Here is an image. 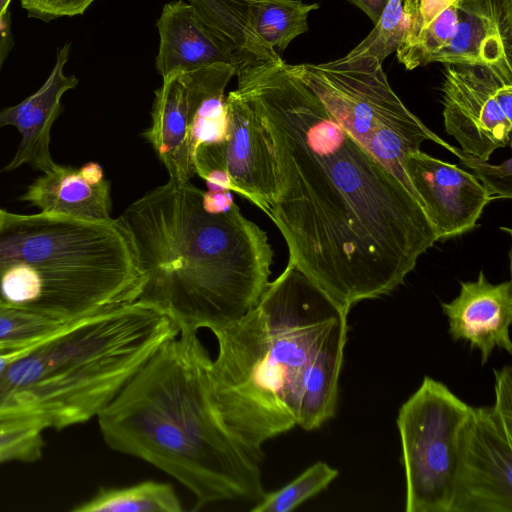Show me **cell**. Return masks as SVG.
<instances>
[{"instance_id":"obj_32","label":"cell","mask_w":512,"mask_h":512,"mask_svg":"<svg viewBox=\"0 0 512 512\" xmlns=\"http://www.w3.org/2000/svg\"><path fill=\"white\" fill-rule=\"evenodd\" d=\"M229 190H209L203 194V207L210 213H224L233 206Z\"/></svg>"},{"instance_id":"obj_14","label":"cell","mask_w":512,"mask_h":512,"mask_svg":"<svg viewBox=\"0 0 512 512\" xmlns=\"http://www.w3.org/2000/svg\"><path fill=\"white\" fill-rule=\"evenodd\" d=\"M70 50V43L58 48L55 65L40 89L0 111V128L14 126L21 134L18 149L3 171L10 172L27 164L46 173L56 165L50 153L51 127L63 111L62 96L78 84L76 76L64 72Z\"/></svg>"},{"instance_id":"obj_36","label":"cell","mask_w":512,"mask_h":512,"mask_svg":"<svg viewBox=\"0 0 512 512\" xmlns=\"http://www.w3.org/2000/svg\"><path fill=\"white\" fill-rule=\"evenodd\" d=\"M38 342V341H37ZM36 343V342H35ZM34 343L18 349L0 350V373L15 359L23 355Z\"/></svg>"},{"instance_id":"obj_28","label":"cell","mask_w":512,"mask_h":512,"mask_svg":"<svg viewBox=\"0 0 512 512\" xmlns=\"http://www.w3.org/2000/svg\"><path fill=\"white\" fill-rule=\"evenodd\" d=\"M456 155L460 162L473 171V175L482 183L490 197L510 199L512 196V163L511 158L501 164H491L489 160H482L464 153L456 148Z\"/></svg>"},{"instance_id":"obj_29","label":"cell","mask_w":512,"mask_h":512,"mask_svg":"<svg viewBox=\"0 0 512 512\" xmlns=\"http://www.w3.org/2000/svg\"><path fill=\"white\" fill-rule=\"evenodd\" d=\"M30 18L50 22L83 15L95 0H19Z\"/></svg>"},{"instance_id":"obj_20","label":"cell","mask_w":512,"mask_h":512,"mask_svg":"<svg viewBox=\"0 0 512 512\" xmlns=\"http://www.w3.org/2000/svg\"><path fill=\"white\" fill-rule=\"evenodd\" d=\"M202 20L229 47L253 62L282 63L284 60L267 47L251 26V0H189Z\"/></svg>"},{"instance_id":"obj_34","label":"cell","mask_w":512,"mask_h":512,"mask_svg":"<svg viewBox=\"0 0 512 512\" xmlns=\"http://www.w3.org/2000/svg\"><path fill=\"white\" fill-rule=\"evenodd\" d=\"M363 11L375 24L386 6L388 0H346Z\"/></svg>"},{"instance_id":"obj_17","label":"cell","mask_w":512,"mask_h":512,"mask_svg":"<svg viewBox=\"0 0 512 512\" xmlns=\"http://www.w3.org/2000/svg\"><path fill=\"white\" fill-rule=\"evenodd\" d=\"M151 126L143 133L169 177L188 181L195 174L192 148V117L179 73L163 77L155 91Z\"/></svg>"},{"instance_id":"obj_16","label":"cell","mask_w":512,"mask_h":512,"mask_svg":"<svg viewBox=\"0 0 512 512\" xmlns=\"http://www.w3.org/2000/svg\"><path fill=\"white\" fill-rule=\"evenodd\" d=\"M511 57L512 0H459L456 32L431 62L492 65Z\"/></svg>"},{"instance_id":"obj_30","label":"cell","mask_w":512,"mask_h":512,"mask_svg":"<svg viewBox=\"0 0 512 512\" xmlns=\"http://www.w3.org/2000/svg\"><path fill=\"white\" fill-rule=\"evenodd\" d=\"M458 1L405 0L406 32L402 44L412 41L442 10Z\"/></svg>"},{"instance_id":"obj_38","label":"cell","mask_w":512,"mask_h":512,"mask_svg":"<svg viewBox=\"0 0 512 512\" xmlns=\"http://www.w3.org/2000/svg\"><path fill=\"white\" fill-rule=\"evenodd\" d=\"M3 212H4V210L0 208V216L2 215Z\"/></svg>"},{"instance_id":"obj_18","label":"cell","mask_w":512,"mask_h":512,"mask_svg":"<svg viewBox=\"0 0 512 512\" xmlns=\"http://www.w3.org/2000/svg\"><path fill=\"white\" fill-rule=\"evenodd\" d=\"M43 213L84 220L111 219L110 183L86 179L79 168L56 164L38 177L21 197Z\"/></svg>"},{"instance_id":"obj_1","label":"cell","mask_w":512,"mask_h":512,"mask_svg":"<svg viewBox=\"0 0 512 512\" xmlns=\"http://www.w3.org/2000/svg\"><path fill=\"white\" fill-rule=\"evenodd\" d=\"M236 75L272 145L278 193L267 215L289 260L347 312L390 294L438 241L419 201L285 61Z\"/></svg>"},{"instance_id":"obj_13","label":"cell","mask_w":512,"mask_h":512,"mask_svg":"<svg viewBox=\"0 0 512 512\" xmlns=\"http://www.w3.org/2000/svg\"><path fill=\"white\" fill-rule=\"evenodd\" d=\"M453 340H465L488 362L495 348L512 353V282L491 283L481 270L475 281L460 283L459 294L441 303Z\"/></svg>"},{"instance_id":"obj_11","label":"cell","mask_w":512,"mask_h":512,"mask_svg":"<svg viewBox=\"0 0 512 512\" xmlns=\"http://www.w3.org/2000/svg\"><path fill=\"white\" fill-rule=\"evenodd\" d=\"M450 512H512V432L492 407L464 422Z\"/></svg>"},{"instance_id":"obj_4","label":"cell","mask_w":512,"mask_h":512,"mask_svg":"<svg viewBox=\"0 0 512 512\" xmlns=\"http://www.w3.org/2000/svg\"><path fill=\"white\" fill-rule=\"evenodd\" d=\"M347 315L289 260L246 315L213 332L212 395L245 445L262 451L297 426L313 361L333 324Z\"/></svg>"},{"instance_id":"obj_24","label":"cell","mask_w":512,"mask_h":512,"mask_svg":"<svg viewBox=\"0 0 512 512\" xmlns=\"http://www.w3.org/2000/svg\"><path fill=\"white\" fill-rule=\"evenodd\" d=\"M458 2L442 10L412 41L397 48V58L406 69L431 63L433 56L451 41L458 23Z\"/></svg>"},{"instance_id":"obj_8","label":"cell","mask_w":512,"mask_h":512,"mask_svg":"<svg viewBox=\"0 0 512 512\" xmlns=\"http://www.w3.org/2000/svg\"><path fill=\"white\" fill-rule=\"evenodd\" d=\"M471 406L426 376L397 416L406 512H450L461 430Z\"/></svg>"},{"instance_id":"obj_9","label":"cell","mask_w":512,"mask_h":512,"mask_svg":"<svg viewBox=\"0 0 512 512\" xmlns=\"http://www.w3.org/2000/svg\"><path fill=\"white\" fill-rule=\"evenodd\" d=\"M445 131L461 150L482 160L511 143L512 64H445Z\"/></svg>"},{"instance_id":"obj_3","label":"cell","mask_w":512,"mask_h":512,"mask_svg":"<svg viewBox=\"0 0 512 512\" xmlns=\"http://www.w3.org/2000/svg\"><path fill=\"white\" fill-rule=\"evenodd\" d=\"M212 359L196 330L164 343L97 415L105 443L167 473L195 497L193 510L265 494L262 451L245 445L220 416Z\"/></svg>"},{"instance_id":"obj_37","label":"cell","mask_w":512,"mask_h":512,"mask_svg":"<svg viewBox=\"0 0 512 512\" xmlns=\"http://www.w3.org/2000/svg\"><path fill=\"white\" fill-rule=\"evenodd\" d=\"M11 0H0V17L9 8Z\"/></svg>"},{"instance_id":"obj_15","label":"cell","mask_w":512,"mask_h":512,"mask_svg":"<svg viewBox=\"0 0 512 512\" xmlns=\"http://www.w3.org/2000/svg\"><path fill=\"white\" fill-rule=\"evenodd\" d=\"M157 28L160 44L155 63L162 78L214 64L240 68L250 63L219 38L195 8L183 0L164 5Z\"/></svg>"},{"instance_id":"obj_22","label":"cell","mask_w":512,"mask_h":512,"mask_svg":"<svg viewBox=\"0 0 512 512\" xmlns=\"http://www.w3.org/2000/svg\"><path fill=\"white\" fill-rule=\"evenodd\" d=\"M74 512H181L183 507L173 486L143 481L123 488H101Z\"/></svg>"},{"instance_id":"obj_7","label":"cell","mask_w":512,"mask_h":512,"mask_svg":"<svg viewBox=\"0 0 512 512\" xmlns=\"http://www.w3.org/2000/svg\"><path fill=\"white\" fill-rule=\"evenodd\" d=\"M287 66L413 196L403 169L405 156L420 150L425 141L455 153L456 147L436 135L404 105L390 86L382 63L374 57L343 56L324 63Z\"/></svg>"},{"instance_id":"obj_10","label":"cell","mask_w":512,"mask_h":512,"mask_svg":"<svg viewBox=\"0 0 512 512\" xmlns=\"http://www.w3.org/2000/svg\"><path fill=\"white\" fill-rule=\"evenodd\" d=\"M228 129L224 139L201 144L194 155L195 173L201 178L224 172L231 190L266 214L278 193L274 152L267 131L252 106L237 91L226 97Z\"/></svg>"},{"instance_id":"obj_25","label":"cell","mask_w":512,"mask_h":512,"mask_svg":"<svg viewBox=\"0 0 512 512\" xmlns=\"http://www.w3.org/2000/svg\"><path fill=\"white\" fill-rule=\"evenodd\" d=\"M67 323L36 312L0 306V350L29 346Z\"/></svg>"},{"instance_id":"obj_27","label":"cell","mask_w":512,"mask_h":512,"mask_svg":"<svg viewBox=\"0 0 512 512\" xmlns=\"http://www.w3.org/2000/svg\"><path fill=\"white\" fill-rule=\"evenodd\" d=\"M46 424L38 419L0 422V464L6 461L34 462L41 458Z\"/></svg>"},{"instance_id":"obj_5","label":"cell","mask_w":512,"mask_h":512,"mask_svg":"<svg viewBox=\"0 0 512 512\" xmlns=\"http://www.w3.org/2000/svg\"><path fill=\"white\" fill-rule=\"evenodd\" d=\"M178 334L166 313L137 301L69 322L0 373V422L38 419L57 430L86 422Z\"/></svg>"},{"instance_id":"obj_6","label":"cell","mask_w":512,"mask_h":512,"mask_svg":"<svg viewBox=\"0 0 512 512\" xmlns=\"http://www.w3.org/2000/svg\"><path fill=\"white\" fill-rule=\"evenodd\" d=\"M140 281L116 219L5 210L0 217V306L72 322L134 302Z\"/></svg>"},{"instance_id":"obj_33","label":"cell","mask_w":512,"mask_h":512,"mask_svg":"<svg viewBox=\"0 0 512 512\" xmlns=\"http://www.w3.org/2000/svg\"><path fill=\"white\" fill-rule=\"evenodd\" d=\"M14 46L11 31V13L7 9L0 17V70Z\"/></svg>"},{"instance_id":"obj_35","label":"cell","mask_w":512,"mask_h":512,"mask_svg":"<svg viewBox=\"0 0 512 512\" xmlns=\"http://www.w3.org/2000/svg\"><path fill=\"white\" fill-rule=\"evenodd\" d=\"M79 169L81 174L89 181L98 183L105 179L102 167L96 162L86 163Z\"/></svg>"},{"instance_id":"obj_21","label":"cell","mask_w":512,"mask_h":512,"mask_svg":"<svg viewBox=\"0 0 512 512\" xmlns=\"http://www.w3.org/2000/svg\"><path fill=\"white\" fill-rule=\"evenodd\" d=\"M318 3L301 0H251V26L256 36L281 55L299 35L308 31V15Z\"/></svg>"},{"instance_id":"obj_26","label":"cell","mask_w":512,"mask_h":512,"mask_svg":"<svg viewBox=\"0 0 512 512\" xmlns=\"http://www.w3.org/2000/svg\"><path fill=\"white\" fill-rule=\"evenodd\" d=\"M405 0H388L371 32L347 55L374 57L380 63L402 44L406 32Z\"/></svg>"},{"instance_id":"obj_12","label":"cell","mask_w":512,"mask_h":512,"mask_svg":"<svg viewBox=\"0 0 512 512\" xmlns=\"http://www.w3.org/2000/svg\"><path fill=\"white\" fill-rule=\"evenodd\" d=\"M403 169L437 240L474 229L492 200L475 175L421 150L405 156Z\"/></svg>"},{"instance_id":"obj_2","label":"cell","mask_w":512,"mask_h":512,"mask_svg":"<svg viewBox=\"0 0 512 512\" xmlns=\"http://www.w3.org/2000/svg\"><path fill=\"white\" fill-rule=\"evenodd\" d=\"M203 194L190 180L169 177L116 219L141 275L135 301L166 313L179 332H215L238 321L271 274L266 233L235 203L227 212H208Z\"/></svg>"},{"instance_id":"obj_19","label":"cell","mask_w":512,"mask_h":512,"mask_svg":"<svg viewBox=\"0 0 512 512\" xmlns=\"http://www.w3.org/2000/svg\"><path fill=\"white\" fill-rule=\"evenodd\" d=\"M238 68L214 64L179 73L192 117V148L225 138L228 129L225 88Z\"/></svg>"},{"instance_id":"obj_31","label":"cell","mask_w":512,"mask_h":512,"mask_svg":"<svg viewBox=\"0 0 512 512\" xmlns=\"http://www.w3.org/2000/svg\"><path fill=\"white\" fill-rule=\"evenodd\" d=\"M495 377V404L492 407L505 428L512 432V368L503 366L500 370L494 369Z\"/></svg>"},{"instance_id":"obj_23","label":"cell","mask_w":512,"mask_h":512,"mask_svg":"<svg viewBox=\"0 0 512 512\" xmlns=\"http://www.w3.org/2000/svg\"><path fill=\"white\" fill-rule=\"evenodd\" d=\"M338 476V471L318 461L291 482L264 496L251 508L252 512H290L323 491Z\"/></svg>"}]
</instances>
